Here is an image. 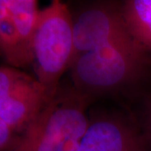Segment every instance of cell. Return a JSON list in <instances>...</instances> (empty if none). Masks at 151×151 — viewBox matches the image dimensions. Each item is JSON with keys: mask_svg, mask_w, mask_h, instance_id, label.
<instances>
[{"mask_svg": "<svg viewBox=\"0 0 151 151\" xmlns=\"http://www.w3.org/2000/svg\"><path fill=\"white\" fill-rule=\"evenodd\" d=\"M70 68L73 87L90 98L145 77L151 70V55L130 37L81 55Z\"/></svg>", "mask_w": 151, "mask_h": 151, "instance_id": "6da1fadb", "label": "cell"}, {"mask_svg": "<svg viewBox=\"0 0 151 151\" xmlns=\"http://www.w3.org/2000/svg\"><path fill=\"white\" fill-rule=\"evenodd\" d=\"M88 103L73 86H60L9 151H77L89 124Z\"/></svg>", "mask_w": 151, "mask_h": 151, "instance_id": "7a4b0ae2", "label": "cell"}, {"mask_svg": "<svg viewBox=\"0 0 151 151\" xmlns=\"http://www.w3.org/2000/svg\"><path fill=\"white\" fill-rule=\"evenodd\" d=\"M73 50V16L64 3L52 1L40 10L33 41L32 62L36 80L50 95L57 92L61 76L70 68Z\"/></svg>", "mask_w": 151, "mask_h": 151, "instance_id": "3957f363", "label": "cell"}, {"mask_svg": "<svg viewBox=\"0 0 151 151\" xmlns=\"http://www.w3.org/2000/svg\"><path fill=\"white\" fill-rule=\"evenodd\" d=\"M74 50L71 64L80 55L114 40L132 37L121 9L87 8L73 17Z\"/></svg>", "mask_w": 151, "mask_h": 151, "instance_id": "277c9868", "label": "cell"}, {"mask_svg": "<svg viewBox=\"0 0 151 151\" xmlns=\"http://www.w3.org/2000/svg\"><path fill=\"white\" fill-rule=\"evenodd\" d=\"M77 151H151V145L141 129L108 116L89 121Z\"/></svg>", "mask_w": 151, "mask_h": 151, "instance_id": "5b68a950", "label": "cell"}, {"mask_svg": "<svg viewBox=\"0 0 151 151\" xmlns=\"http://www.w3.org/2000/svg\"><path fill=\"white\" fill-rule=\"evenodd\" d=\"M54 95L36 80L0 103V119L16 134H22Z\"/></svg>", "mask_w": 151, "mask_h": 151, "instance_id": "8992f818", "label": "cell"}, {"mask_svg": "<svg viewBox=\"0 0 151 151\" xmlns=\"http://www.w3.org/2000/svg\"><path fill=\"white\" fill-rule=\"evenodd\" d=\"M23 56L28 65L33 62V41L40 9L35 0H9Z\"/></svg>", "mask_w": 151, "mask_h": 151, "instance_id": "52a82bcc", "label": "cell"}, {"mask_svg": "<svg viewBox=\"0 0 151 151\" xmlns=\"http://www.w3.org/2000/svg\"><path fill=\"white\" fill-rule=\"evenodd\" d=\"M121 10L132 37L151 55V0L125 1Z\"/></svg>", "mask_w": 151, "mask_h": 151, "instance_id": "ba28073f", "label": "cell"}, {"mask_svg": "<svg viewBox=\"0 0 151 151\" xmlns=\"http://www.w3.org/2000/svg\"><path fill=\"white\" fill-rule=\"evenodd\" d=\"M0 59L7 65L18 69L28 65L9 12V0H0Z\"/></svg>", "mask_w": 151, "mask_h": 151, "instance_id": "9c48e42d", "label": "cell"}, {"mask_svg": "<svg viewBox=\"0 0 151 151\" xmlns=\"http://www.w3.org/2000/svg\"><path fill=\"white\" fill-rule=\"evenodd\" d=\"M36 81L31 76L9 65L0 66V103L23 86Z\"/></svg>", "mask_w": 151, "mask_h": 151, "instance_id": "30bf717a", "label": "cell"}, {"mask_svg": "<svg viewBox=\"0 0 151 151\" xmlns=\"http://www.w3.org/2000/svg\"><path fill=\"white\" fill-rule=\"evenodd\" d=\"M19 137L10 128L0 119V151H9Z\"/></svg>", "mask_w": 151, "mask_h": 151, "instance_id": "8fae6325", "label": "cell"}, {"mask_svg": "<svg viewBox=\"0 0 151 151\" xmlns=\"http://www.w3.org/2000/svg\"><path fill=\"white\" fill-rule=\"evenodd\" d=\"M141 131L145 134L147 140L151 145V96L146 98L143 114H142V129Z\"/></svg>", "mask_w": 151, "mask_h": 151, "instance_id": "7c38bea8", "label": "cell"}]
</instances>
